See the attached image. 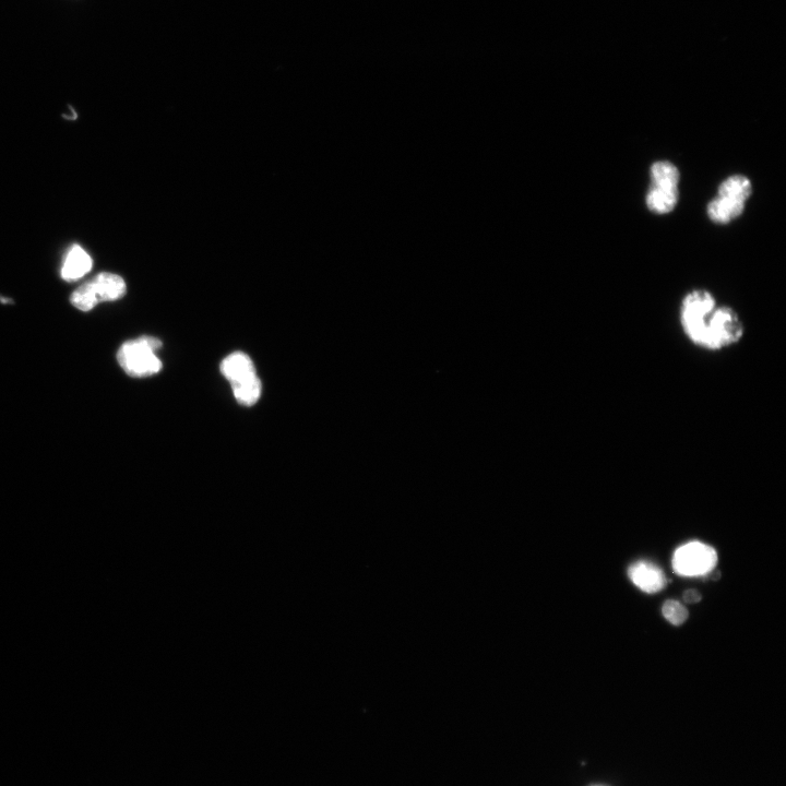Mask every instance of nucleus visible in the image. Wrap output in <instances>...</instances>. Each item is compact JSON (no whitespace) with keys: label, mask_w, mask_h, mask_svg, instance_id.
Instances as JSON below:
<instances>
[{"label":"nucleus","mask_w":786,"mask_h":786,"mask_svg":"<svg viewBox=\"0 0 786 786\" xmlns=\"http://www.w3.org/2000/svg\"><path fill=\"white\" fill-rule=\"evenodd\" d=\"M718 307L716 297L707 290L689 292L681 305V326L690 342L701 348L713 312Z\"/></svg>","instance_id":"f257e3e1"},{"label":"nucleus","mask_w":786,"mask_h":786,"mask_svg":"<svg viewBox=\"0 0 786 786\" xmlns=\"http://www.w3.org/2000/svg\"><path fill=\"white\" fill-rule=\"evenodd\" d=\"M162 343L157 338L142 337L123 344L117 353V361L131 377H148L162 369L157 351Z\"/></svg>","instance_id":"f03ea898"},{"label":"nucleus","mask_w":786,"mask_h":786,"mask_svg":"<svg viewBox=\"0 0 786 786\" xmlns=\"http://www.w3.org/2000/svg\"><path fill=\"white\" fill-rule=\"evenodd\" d=\"M745 336L742 318L730 306H718L710 317L701 349L722 351L734 347Z\"/></svg>","instance_id":"7ed1b4c3"},{"label":"nucleus","mask_w":786,"mask_h":786,"mask_svg":"<svg viewBox=\"0 0 786 786\" xmlns=\"http://www.w3.org/2000/svg\"><path fill=\"white\" fill-rule=\"evenodd\" d=\"M717 565V551L697 541L678 547L672 559L674 573L683 577L708 576Z\"/></svg>","instance_id":"20e7f679"},{"label":"nucleus","mask_w":786,"mask_h":786,"mask_svg":"<svg viewBox=\"0 0 786 786\" xmlns=\"http://www.w3.org/2000/svg\"><path fill=\"white\" fill-rule=\"evenodd\" d=\"M628 577L641 591L654 594L668 586L663 570L649 562L640 561L628 568Z\"/></svg>","instance_id":"39448f33"},{"label":"nucleus","mask_w":786,"mask_h":786,"mask_svg":"<svg viewBox=\"0 0 786 786\" xmlns=\"http://www.w3.org/2000/svg\"><path fill=\"white\" fill-rule=\"evenodd\" d=\"M221 373L232 385L257 376L252 359L243 352H235L226 357L221 364Z\"/></svg>","instance_id":"423d86ee"},{"label":"nucleus","mask_w":786,"mask_h":786,"mask_svg":"<svg viewBox=\"0 0 786 786\" xmlns=\"http://www.w3.org/2000/svg\"><path fill=\"white\" fill-rule=\"evenodd\" d=\"M91 283L99 303L122 299L127 291L124 279L110 272L100 273L98 277L91 280Z\"/></svg>","instance_id":"0eeeda50"},{"label":"nucleus","mask_w":786,"mask_h":786,"mask_svg":"<svg viewBox=\"0 0 786 786\" xmlns=\"http://www.w3.org/2000/svg\"><path fill=\"white\" fill-rule=\"evenodd\" d=\"M93 261L90 255L79 245L70 248L64 266L62 277L65 281H76L87 275L92 269Z\"/></svg>","instance_id":"6e6552de"},{"label":"nucleus","mask_w":786,"mask_h":786,"mask_svg":"<svg viewBox=\"0 0 786 786\" xmlns=\"http://www.w3.org/2000/svg\"><path fill=\"white\" fill-rule=\"evenodd\" d=\"M744 210L745 202L718 196L710 201L707 212L711 221L723 225L741 217Z\"/></svg>","instance_id":"1a4fd4ad"},{"label":"nucleus","mask_w":786,"mask_h":786,"mask_svg":"<svg viewBox=\"0 0 786 786\" xmlns=\"http://www.w3.org/2000/svg\"><path fill=\"white\" fill-rule=\"evenodd\" d=\"M680 198L678 188L651 186L647 195V206L650 211L657 214L672 212Z\"/></svg>","instance_id":"9d476101"},{"label":"nucleus","mask_w":786,"mask_h":786,"mask_svg":"<svg viewBox=\"0 0 786 786\" xmlns=\"http://www.w3.org/2000/svg\"><path fill=\"white\" fill-rule=\"evenodd\" d=\"M753 194V185L744 175H733L720 185L719 196L745 202Z\"/></svg>","instance_id":"9b49d317"},{"label":"nucleus","mask_w":786,"mask_h":786,"mask_svg":"<svg viewBox=\"0 0 786 786\" xmlns=\"http://www.w3.org/2000/svg\"><path fill=\"white\" fill-rule=\"evenodd\" d=\"M653 186L678 188L681 174L676 166L669 161L655 162L650 170Z\"/></svg>","instance_id":"f8f14e48"},{"label":"nucleus","mask_w":786,"mask_h":786,"mask_svg":"<svg viewBox=\"0 0 786 786\" xmlns=\"http://www.w3.org/2000/svg\"><path fill=\"white\" fill-rule=\"evenodd\" d=\"M235 399L245 407H252L261 397L262 385L257 376L232 385Z\"/></svg>","instance_id":"ddd939ff"},{"label":"nucleus","mask_w":786,"mask_h":786,"mask_svg":"<svg viewBox=\"0 0 786 786\" xmlns=\"http://www.w3.org/2000/svg\"><path fill=\"white\" fill-rule=\"evenodd\" d=\"M71 304L81 312H90L99 304L97 294H95L91 281L81 285V287L70 297Z\"/></svg>","instance_id":"4468645a"},{"label":"nucleus","mask_w":786,"mask_h":786,"mask_svg":"<svg viewBox=\"0 0 786 786\" xmlns=\"http://www.w3.org/2000/svg\"><path fill=\"white\" fill-rule=\"evenodd\" d=\"M662 614L666 621L675 626L683 625L689 616L686 607L682 603L673 600L666 601L663 604Z\"/></svg>","instance_id":"2eb2a0df"},{"label":"nucleus","mask_w":786,"mask_h":786,"mask_svg":"<svg viewBox=\"0 0 786 786\" xmlns=\"http://www.w3.org/2000/svg\"><path fill=\"white\" fill-rule=\"evenodd\" d=\"M701 599H702V597H701L700 592L695 590V589H689V590L685 591L684 595H683L684 602L688 603V604L698 603V602L701 601Z\"/></svg>","instance_id":"dca6fc26"},{"label":"nucleus","mask_w":786,"mask_h":786,"mask_svg":"<svg viewBox=\"0 0 786 786\" xmlns=\"http://www.w3.org/2000/svg\"><path fill=\"white\" fill-rule=\"evenodd\" d=\"M720 577H721V573H720L719 570H717V573H714L713 576L711 577V579L716 581V580H719Z\"/></svg>","instance_id":"f3484780"}]
</instances>
